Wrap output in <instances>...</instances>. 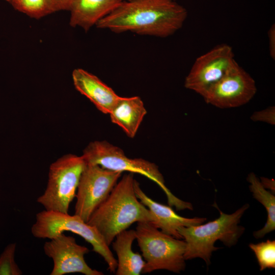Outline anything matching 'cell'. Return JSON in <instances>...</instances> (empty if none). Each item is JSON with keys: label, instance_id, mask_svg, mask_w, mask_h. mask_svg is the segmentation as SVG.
<instances>
[{"label": "cell", "instance_id": "20", "mask_svg": "<svg viewBox=\"0 0 275 275\" xmlns=\"http://www.w3.org/2000/svg\"><path fill=\"white\" fill-rule=\"evenodd\" d=\"M16 244L10 243L0 255V275H21L22 272L15 260Z\"/></svg>", "mask_w": 275, "mask_h": 275}, {"label": "cell", "instance_id": "13", "mask_svg": "<svg viewBox=\"0 0 275 275\" xmlns=\"http://www.w3.org/2000/svg\"><path fill=\"white\" fill-rule=\"evenodd\" d=\"M75 88L88 98L101 112L109 114L120 96L97 76L81 68L72 74Z\"/></svg>", "mask_w": 275, "mask_h": 275}, {"label": "cell", "instance_id": "19", "mask_svg": "<svg viewBox=\"0 0 275 275\" xmlns=\"http://www.w3.org/2000/svg\"><path fill=\"white\" fill-rule=\"evenodd\" d=\"M262 271L266 268H275V241L269 239L257 243H250Z\"/></svg>", "mask_w": 275, "mask_h": 275}, {"label": "cell", "instance_id": "9", "mask_svg": "<svg viewBox=\"0 0 275 275\" xmlns=\"http://www.w3.org/2000/svg\"><path fill=\"white\" fill-rule=\"evenodd\" d=\"M235 62L232 47L219 44L196 59L185 79L184 86L202 96Z\"/></svg>", "mask_w": 275, "mask_h": 275}, {"label": "cell", "instance_id": "14", "mask_svg": "<svg viewBox=\"0 0 275 275\" xmlns=\"http://www.w3.org/2000/svg\"><path fill=\"white\" fill-rule=\"evenodd\" d=\"M124 0H71L70 24L88 31Z\"/></svg>", "mask_w": 275, "mask_h": 275}, {"label": "cell", "instance_id": "15", "mask_svg": "<svg viewBox=\"0 0 275 275\" xmlns=\"http://www.w3.org/2000/svg\"><path fill=\"white\" fill-rule=\"evenodd\" d=\"M147 110L138 96L121 97L109 115L111 121L119 126L130 138L136 135Z\"/></svg>", "mask_w": 275, "mask_h": 275}, {"label": "cell", "instance_id": "4", "mask_svg": "<svg viewBox=\"0 0 275 275\" xmlns=\"http://www.w3.org/2000/svg\"><path fill=\"white\" fill-rule=\"evenodd\" d=\"M81 156L87 164L98 165L111 171L143 175L161 188L166 195L169 206L175 207L177 210L193 209L191 203L178 198L168 189L158 167L153 162L142 158L128 157L121 148L106 141L90 142L83 150Z\"/></svg>", "mask_w": 275, "mask_h": 275}, {"label": "cell", "instance_id": "8", "mask_svg": "<svg viewBox=\"0 0 275 275\" xmlns=\"http://www.w3.org/2000/svg\"><path fill=\"white\" fill-rule=\"evenodd\" d=\"M122 174V172L105 169L98 165L86 163L75 195L74 214L87 222L107 198Z\"/></svg>", "mask_w": 275, "mask_h": 275}, {"label": "cell", "instance_id": "18", "mask_svg": "<svg viewBox=\"0 0 275 275\" xmlns=\"http://www.w3.org/2000/svg\"><path fill=\"white\" fill-rule=\"evenodd\" d=\"M11 3L16 10L35 18L54 12L50 0H13Z\"/></svg>", "mask_w": 275, "mask_h": 275}, {"label": "cell", "instance_id": "24", "mask_svg": "<svg viewBox=\"0 0 275 275\" xmlns=\"http://www.w3.org/2000/svg\"><path fill=\"white\" fill-rule=\"evenodd\" d=\"M261 183L265 188H269L273 193H274V181L273 179H268L266 178H261Z\"/></svg>", "mask_w": 275, "mask_h": 275}, {"label": "cell", "instance_id": "16", "mask_svg": "<svg viewBox=\"0 0 275 275\" xmlns=\"http://www.w3.org/2000/svg\"><path fill=\"white\" fill-rule=\"evenodd\" d=\"M136 239L134 230H125L118 234L112 243L117 255V275H139L142 272L145 262L138 253L132 250V244Z\"/></svg>", "mask_w": 275, "mask_h": 275}, {"label": "cell", "instance_id": "22", "mask_svg": "<svg viewBox=\"0 0 275 275\" xmlns=\"http://www.w3.org/2000/svg\"><path fill=\"white\" fill-rule=\"evenodd\" d=\"M269 51L270 57L275 59V25L273 24L268 31Z\"/></svg>", "mask_w": 275, "mask_h": 275}, {"label": "cell", "instance_id": "23", "mask_svg": "<svg viewBox=\"0 0 275 275\" xmlns=\"http://www.w3.org/2000/svg\"><path fill=\"white\" fill-rule=\"evenodd\" d=\"M54 12L69 10L71 0H50Z\"/></svg>", "mask_w": 275, "mask_h": 275}, {"label": "cell", "instance_id": "12", "mask_svg": "<svg viewBox=\"0 0 275 275\" xmlns=\"http://www.w3.org/2000/svg\"><path fill=\"white\" fill-rule=\"evenodd\" d=\"M134 188L138 199L150 210L153 216V221L150 223L168 235L181 239L182 237L178 231L179 228L201 224L206 220L204 217L186 218L177 214L171 206L156 202L149 197L135 180Z\"/></svg>", "mask_w": 275, "mask_h": 275}, {"label": "cell", "instance_id": "26", "mask_svg": "<svg viewBox=\"0 0 275 275\" xmlns=\"http://www.w3.org/2000/svg\"></svg>", "mask_w": 275, "mask_h": 275}, {"label": "cell", "instance_id": "3", "mask_svg": "<svg viewBox=\"0 0 275 275\" xmlns=\"http://www.w3.org/2000/svg\"><path fill=\"white\" fill-rule=\"evenodd\" d=\"M213 206L219 212V216L205 224L182 227L178 231L185 242L184 254L185 260L196 258L203 259L207 265L210 264L212 253L219 249L214 246L220 240L227 246L237 242L243 234L244 228L238 225L242 215L249 207L246 203L232 214H226L214 203Z\"/></svg>", "mask_w": 275, "mask_h": 275}, {"label": "cell", "instance_id": "2", "mask_svg": "<svg viewBox=\"0 0 275 275\" xmlns=\"http://www.w3.org/2000/svg\"><path fill=\"white\" fill-rule=\"evenodd\" d=\"M134 180L132 173L124 175L87 222L98 230L108 246L117 234L134 223L153 221L150 210L136 196Z\"/></svg>", "mask_w": 275, "mask_h": 275}, {"label": "cell", "instance_id": "5", "mask_svg": "<svg viewBox=\"0 0 275 275\" xmlns=\"http://www.w3.org/2000/svg\"><path fill=\"white\" fill-rule=\"evenodd\" d=\"M135 231L145 262L142 273L159 269L180 273L184 270V240L162 232L149 222L138 223Z\"/></svg>", "mask_w": 275, "mask_h": 275}, {"label": "cell", "instance_id": "1", "mask_svg": "<svg viewBox=\"0 0 275 275\" xmlns=\"http://www.w3.org/2000/svg\"><path fill=\"white\" fill-rule=\"evenodd\" d=\"M187 15L176 0H124L95 25L116 33L166 38L182 28Z\"/></svg>", "mask_w": 275, "mask_h": 275}, {"label": "cell", "instance_id": "21", "mask_svg": "<svg viewBox=\"0 0 275 275\" xmlns=\"http://www.w3.org/2000/svg\"><path fill=\"white\" fill-rule=\"evenodd\" d=\"M251 119L254 121H261L274 124L275 109L274 106L270 107L261 111L254 113Z\"/></svg>", "mask_w": 275, "mask_h": 275}, {"label": "cell", "instance_id": "10", "mask_svg": "<svg viewBox=\"0 0 275 275\" xmlns=\"http://www.w3.org/2000/svg\"><path fill=\"white\" fill-rule=\"evenodd\" d=\"M256 92L254 79L236 62L202 96L207 103L217 107L233 108L249 102Z\"/></svg>", "mask_w": 275, "mask_h": 275}, {"label": "cell", "instance_id": "25", "mask_svg": "<svg viewBox=\"0 0 275 275\" xmlns=\"http://www.w3.org/2000/svg\"><path fill=\"white\" fill-rule=\"evenodd\" d=\"M10 3H11L13 0H6Z\"/></svg>", "mask_w": 275, "mask_h": 275}, {"label": "cell", "instance_id": "7", "mask_svg": "<svg viewBox=\"0 0 275 275\" xmlns=\"http://www.w3.org/2000/svg\"><path fill=\"white\" fill-rule=\"evenodd\" d=\"M86 163L82 156L65 154L52 162L44 193L37 201L45 210L68 213Z\"/></svg>", "mask_w": 275, "mask_h": 275}, {"label": "cell", "instance_id": "6", "mask_svg": "<svg viewBox=\"0 0 275 275\" xmlns=\"http://www.w3.org/2000/svg\"><path fill=\"white\" fill-rule=\"evenodd\" d=\"M65 231H70L82 237L92 246L93 251L101 256L111 273H115L117 260L101 235L93 226L78 216L44 210L36 214L31 228L33 235L38 238L51 239Z\"/></svg>", "mask_w": 275, "mask_h": 275}, {"label": "cell", "instance_id": "11", "mask_svg": "<svg viewBox=\"0 0 275 275\" xmlns=\"http://www.w3.org/2000/svg\"><path fill=\"white\" fill-rule=\"evenodd\" d=\"M45 242L44 253L52 259L53 266L50 275L81 273L85 275H102L103 273L91 268L85 255L90 250L77 243L74 237L62 233Z\"/></svg>", "mask_w": 275, "mask_h": 275}, {"label": "cell", "instance_id": "17", "mask_svg": "<svg viewBox=\"0 0 275 275\" xmlns=\"http://www.w3.org/2000/svg\"><path fill=\"white\" fill-rule=\"evenodd\" d=\"M247 180L251 183L250 189L253 196L264 206L267 212V219L264 227L253 233L255 238H260L275 229V196L265 189L254 173L249 174Z\"/></svg>", "mask_w": 275, "mask_h": 275}]
</instances>
